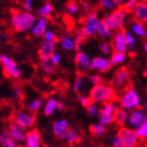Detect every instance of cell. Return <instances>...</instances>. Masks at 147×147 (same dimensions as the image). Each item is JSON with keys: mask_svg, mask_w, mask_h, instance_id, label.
Wrapping results in <instances>:
<instances>
[{"mask_svg": "<svg viewBox=\"0 0 147 147\" xmlns=\"http://www.w3.org/2000/svg\"><path fill=\"white\" fill-rule=\"evenodd\" d=\"M36 20V17L30 11L12 10L10 25H11L13 31L18 32V33H25L32 29Z\"/></svg>", "mask_w": 147, "mask_h": 147, "instance_id": "1", "label": "cell"}, {"mask_svg": "<svg viewBox=\"0 0 147 147\" xmlns=\"http://www.w3.org/2000/svg\"><path fill=\"white\" fill-rule=\"evenodd\" d=\"M90 98L92 99V102L99 105H103L105 103L113 102L116 99L115 90L109 84H101L98 86H94L90 90Z\"/></svg>", "mask_w": 147, "mask_h": 147, "instance_id": "2", "label": "cell"}, {"mask_svg": "<svg viewBox=\"0 0 147 147\" xmlns=\"http://www.w3.org/2000/svg\"><path fill=\"white\" fill-rule=\"evenodd\" d=\"M111 86L115 90L116 94H119V95L130 88H132L131 73L127 67H119L114 72L112 80H111Z\"/></svg>", "mask_w": 147, "mask_h": 147, "instance_id": "3", "label": "cell"}, {"mask_svg": "<svg viewBox=\"0 0 147 147\" xmlns=\"http://www.w3.org/2000/svg\"><path fill=\"white\" fill-rule=\"evenodd\" d=\"M117 104L119 107L132 111L134 109L141 107V100H140L139 94L137 93L135 88H130L129 90L120 94L117 99Z\"/></svg>", "mask_w": 147, "mask_h": 147, "instance_id": "4", "label": "cell"}, {"mask_svg": "<svg viewBox=\"0 0 147 147\" xmlns=\"http://www.w3.org/2000/svg\"><path fill=\"white\" fill-rule=\"evenodd\" d=\"M127 13V12L120 6V7H117L116 9L111 11L108 16H106L102 21L110 30L118 31V30H121L123 28Z\"/></svg>", "mask_w": 147, "mask_h": 147, "instance_id": "5", "label": "cell"}, {"mask_svg": "<svg viewBox=\"0 0 147 147\" xmlns=\"http://www.w3.org/2000/svg\"><path fill=\"white\" fill-rule=\"evenodd\" d=\"M118 104L115 101L105 103L100 107V113H99V123L102 125H111L115 123V115L118 109Z\"/></svg>", "mask_w": 147, "mask_h": 147, "instance_id": "6", "label": "cell"}, {"mask_svg": "<svg viewBox=\"0 0 147 147\" xmlns=\"http://www.w3.org/2000/svg\"><path fill=\"white\" fill-rule=\"evenodd\" d=\"M0 64L3 68V73L5 77L18 79L21 77V70L17 62L12 60L7 55L0 54Z\"/></svg>", "mask_w": 147, "mask_h": 147, "instance_id": "7", "label": "cell"}, {"mask_svg": "<svg viewBox=\"0 0 147 147\" xmlns=\"http://www.w3.org/2000/svg\"><path fill=\"white\" fill-rule=\"evenodd\" d=\"M117 132L121 140H123V147H141L144 144V142L141 141L138 135L136 134V131L131 129V127H119V130Z\"/></svg>", "mask_w": 147, "mask_h": 147, "instance_id": "8", "label": "cell"}, {"mask_svg": "<svg viewBox=\"0 0 147 147\" xmlns=\"http://www.w3.org/2000/svg\"><path fill=\"white\" fill-rule=\"evenodd\" d=\"M12 120L19 123L21 127H23L26 130H31L35 125L36 117L34 113L30 112L28 109H19L13 114Z\"/></svg>", "mask_w": 147, "mask_h": 147, "instance_id": "9", "label": "cell"}, {"mask_svg": "<svg viewBox=\"0 0 147 147\" xmlns=\"http://www.w3.org/2000/svg\"><path fill=\"white\" fill-rule=\"evenodd\" d=\"M101 23V20L97 16V12L96 11H90L88 12L86 19H84V26H82V29L81 32L86 35V37H93L97 34V31H98V27Z\"/></svg>", "mask_w": 147, "mask_h": 147, "instance_id": "10", "label": "cell"}, {"mask_svg": "<svg viewBox=\"0 0 147 147\" xmlns=\"http://www.w3.org/2000/svg\"><path fill=\"white\" fill-rule=\"evenodd\" d=\"M144 123H147V114L144 109L140 107L130 111V116H129L127 127H131L133 130H136Z\"/></svg>", "mask_w": 147, "mask_h": 147, "instance_id": "11", "label": "cell"}, {"mask_svg": "<svg viewBox=\"0 0 147 147\" xmlns=\"http://www.w3.org/2000/svg\"><path fill=\"white\" fill-rule=\"evenodd\" d=\"M125 30L121 29L114 32L111 37V47L113 53H127V45L125 41Z\"/></svg>", "mask_w": 147, "mask_h": 147, "instance_id": "12", "label": "cell"}, {"mask_svg": "<svg viewBox=\"0 0 147 147\" xmlns=\"http://www.w3.org/2000/svg\"><path fill=\"white\" fill-rule=\"evenodd\" d=\"M7 132L9 133L10 137L15 140L17 143L25 142L26 135H27V130L24 129L23 127H21V125L16 123V121H13V120L9 121L8 127H7Z\"/></svg>", "mask_w": 147, "mask_h": 147, "instance_id": "13", "label": "cell"}, {"mask_svg": "<svg viewBox=\"0 0 147 147\" xmlns=\"http://www.w3.org/2000/svg\"><path fill=\"white\" fill-rule=\"evenodd\" d=\"M75 64L79 74H84L92 69V60L84 52L77 51L75 54Z\"/></svg>", "mask_w": 147, "mask_h": 147, "instance_id": "14", "label": "cell"}, {"mask_svg": "<svg viewBox=\"0 0 147 147\" xmlns=\"http://www.w3.org/2000/svg\"><path fill=\"white\" fill-rule=\"evenodd\" d=\"M133 21L145 24L147 23V2L146 0H140L136 7L133 9Z\"/></svg>", "mask_w": 147, "mask_h": 147, "instance_id": "15", "label": "cell"}, {"mask_svg": "<svg viewBox=\"0 0 147 147\" xmlns=\"http://www.w3.org/2000/svg\"><path fill=\"white\" fill-rule=\"evenodd\" d=\"M55 49H56V42L43 40L40 43V47L38 49V57H39L40 61L51 59L53 55L56 53Z\"/></svg>", "mask_w": 147, "mask_h": 147, "instance_id": "16", "label": "cell"}, {"mask_svg": "<svg viewBox=\"0 0 147 147\" xmlns=\"http://www.w3.org/2000/svg\"><path fill=\"white\" fill-rule=\"evenodd\" d=\"M69 129L70 127H69L68 120L65 118H60L53 123V134L55 137L59 138V139H63Z\"/></svg>", "mask_w": 147, "mask_h": 147, "instance_id": "17", "label": "cell"}, {"mask_svg": "<svg viewBox=\"0 0 147 147\" xmlns=\"http://www.w3.org/2000/svg\"><path fill=\"white\" fill-rule=\"evenodd\" d=\"M112 68V65L110 63V60L103 57H95L92 60V69L97 70L101 73H106V72L110 71Z\"/></svg>", "mask_w": 147, "mask_h": 147, "instance_id": "18", "label": "cell"}, {"mask_svg": "<svg viewBox=\"0 0 147 147\" xmlns=\"http://www.w3.org/2000/svg\"><path fill=\"white\" fill-rule=\"evenodd\" d=\"M25 144L28 147H42L41 136L39 132L36 129H31L27 132L26 139H25Z\"/></svg>", "mask_w": 147, "mask_h": 147, "instance_id": "19", "label": "cell"}, {"mask_svg": "<svg viewBox=\"0 0 147 147\" xmlns=\"http://www.w3.org/2000/svg\"><path fill=\"white\" fill-rule=\"evenodd\" d=\"M49 24L47 18H38L35 22L34 26L30 30V33L33 37H43L44 33L47 31V27Z\"/></svg>", "mask_w": 147, "mask_h": 147, "instance_id": "20", "label": "cell"}, {"mask_svg": "<svg viewBox=\"0 0 147 147\" xmlns=\"http://www.w3.org/2000/svg\"><path fill=\"white\" fill-rule=\"evenodd\" d=\"M129 116H130V111L127 109H123L121 107H118L117 112L115 115V123L117 127H127V121H129Z\"/></svg>", "mask_w": 147, "mask_h": 147, "instance_id": "21", "label": "cell"}, {"mask_svg": "<svg viewBox=\"0 0 147 147\" xmlns=\"http://www.w3.org/2000/svg\"><path fill=\"white\" fill-rule=\"evenodd\" d=\"M63 140L68 145L73 146V145L77 144V143L79 142V140H80V134H79L78 131L75 130V129H69L66 134H65V136H64Z\"/></svg>", "mask_w": 147, "mask_h": 147, "instance_id": "22", "label": "cell"}, {"mask_svg": "<svg viewBox=\"0 0 147 147\" xmlns=\"http://www.w3.org/2000/svg\"><path fill=\"white\" fill-rule=\"evenodd\" d=\"M90 132L95 138H101L104 137L107 133V127L102 125L101 123H92L90 125Z\"/></svg>", "mask_w": 147, "mask_h": 147, "instance_id": "23", "label": "cell"}, {"mask_svg": "<svg viewBox=\"0 0 147 147\" xmlns=\"http://www.w3.org/2000/svg\"><path fill=\"white\" fill-rule=\"evenodd\" d=\"M60 43H61L62 49L64 51H67V52H73V51L77 49L75 39H73L72 37L68 36V35H64L60 40Z\"/></svg>", "mask_w": 147, "mask_h": 147, "instance_id": "24", "label": "cell"}, {"mask_svg": "<svg viewBox=\"0 0 147 147\" xmlns=\"http://www.w3.org/2000/svg\"><path fill=\"white\" fill-rule=\"evenodd\" d=\"M108 147H123V140L120 138L118 132H112L107 136L106 139Z\"/></svg>", "mask_w": 147, "mask_h": 147, "instance_id": "25", "label": "cell"}, {"mask_svg": "<svg viewBox=\"0 0 147 147\" xmlns=\"http://www.w3.org/2000/svg\"><path fill=\"white\" fill-rule=\"evenodd\" d=\"M57 104H58V100L55 98H49L43 105V113L44 115L47 116H52L54 115L55 111L57 110Z\"/></svg>", "mask_w": 147, "mask_h": 147, "instance_id": "26", "label": "cell"}, {"mask_svg": "<svg viewBox=\"0 0 147 147\" xmlns=\"http://www.w3.org/2000/svg\"><path fill=\"white\" fill-rule=\"evenodd\" d=\"M86 84H88V80H86V78L84 76V74H79L75 78V81H74L73 91L75 92L76 94L80 95V94L84 91Z\"/></svg>", "mask_w": 147, "mask_h": 147, "instance_id": "27", "label": "cell"}, {"mask_svg": "<svg viewBox=\"0 0 147 147\" xmlns=\"http://www.w3.org/2000/svg\"><path fill=\"white\" fill-rule=\"evenodd\" d=\"M0 145L2 147H18V143L10 137L7 131H4L0 134Z\"/></svg>", "mask_w": 147, "mask_h": 147, "instance_id": "28", "label": "cell"}, {"mask_svg": "<svg viewBox=\"0 0 147 147\" xmlns=\"http://www.w3.org/2000/svg\"><path fill=\"white\" fill-rule=\"evenodd\" d=\"M132 33H134L136 36L140 37V38H145V37H147V29L145 28L144 24L139 23V22H135V21H133Z\"/></svg>", "mask_w": 147, "mask_h": 147, "instance_id": "29", "label": "cell"}, {"mask_svg": "<svg viewBox=\"0 0 147 147\" xmlns=\"http://www.w3.org/2000/svg\"><path fill=\"white\" fill-rule=\"evenodd\" d=\"M53 11H54V6H53L51 1H47L41 5V7L37 10V15L39 16V18H47L49 16H52Z\"/></svg>", "mask_w": 147, "mask_h": 147, "instance_id": "30", "label": "cell"}, {"mask_svg": "<svg viewBox=\"0 0 147 147\" xmlns=\"http://www.w3.org/2000/svg\"><path fill=\"white\" fill-rule=\"evenodd\" d=\"M127 53H112L110 57V63L112 66H117L125 62L127 60Z\"/></svg>", "mask_w": 147, "mask_h": 147, "instance_id": "31", "label": "cell"}, {"mask_svg": "<svg viewBox=\"0 0 147 147\" xmlns=\"http://www.w3.org/2000/svg\"><path fill=\"white\" fill-rule=\"evenodd\" d=\"M97 33L99 34V36L102 37L103 39H107V38H110V37H112V30H110L109 28L106 26L105 24L103 23V21L101 20V23L100 25H99L98 27V31H97Z\"/></svg>", "mask_w": 147, "mask_h": 147, "instance_id": "32", "label": "cell"}, {"mask_svg": "<svg viewBox=\"0 0 147 147\" xmlns=\"http://www.w3.org/2000/svg\"><path fill=\"white\" fill-rule=\"evenodd\" d=\"M42 104H43V100L42 98H36L34 100H32L29 104L27 105V109L32 113H36L39 111V109L41 108Z\"/></svg>", "mask_w": 147, "mask_h": 147, "instance_id": "33", "label": "cell"}, {"mask_svg": "<svg viewBox=\"0 0 147 147\" xmlns=\"http://www.w3.org/2000/svg\"><path fill=\"white\" fill-rule=\"evenodd\" d=\"M42 71L45 74H52L56 69V65L52 62V60H42L40 61Z\"/></svg>", "mask_w": 147, "mask_h": 147, "instance_id": "34", "label": "cell"}, {"mask_svg": "<svg viewBox=\"0 0 147 147\" xmlns=\"http://www.w3.org/2000/svg\"><path fill=\"white\" fill-rule=\"evenodd\" d=\"M66 12L69 16L74 17L79 12V5L75 1H69L66 4Z\"/></svg>", "mask_w": 147, "mask_h": 147, "instance_id": "35", "label": "cell"}, {"mask_svg": "<svg viewBox=\"0 0 147 147\" xmlns=\"http://www.w3.org/2000/svg\"><path fill=\"white\" fill-rule=\"evenodd\" d=\"M86 112H88V114L91 117H99L100 106H99V104L92 103L88 107H86Z\"/></svg>", "mask_w": 147, "mask_h": 147, "instance_id": "36", "label": "cell"}, {"mask_svg": "<svg viewBox=\"0 0 147 147\" xmlns=\"http://www.w3.org/2000/svg\"><path fill=\"white\" fill-rule=\"evenodd\" d=\"M125 41H127V49H135L136 47V39L133 33L131 31H125Z\"/></svg>", "mask_w": 147, "mask_h": 147, "instance_id": "37", "label": "cell"}, {"mask_svg": "<svg viewBox=\"0 0 147 147\" xmlns=\"http://www.w3.org/2000/svg\"><path fill=\"white\" fill-rule=\"evenodd\" d=\"M99 5H100V7L106 10H112L113 11L114 9H116V5L112 0H99Z\"/></svg>", "mask_w": 147, "mask_h": 147, "instance_id": "38", "label": "cell"}, {"mask_svg": "<svg viewBox=\"0 0 147 147\" xmlns=\"http://www.w3.org/2000/svg\"><path fill=\"white\" fill-rule=\"evenodd\" d=\"M136 134L138 135V137L140 138L141 141L146 142L147 141V123H144L143 125L139 127L138 129H136Z\"/></svg>", "mask_w": 147, "mask_h": 147, "instance_id": "39", "label": "cell"}, {"mask_svg": "<svg viewBox=\"0 0 147 147\" xmlns=\"http://www.w3.org/2000/svg\"><path fill=\"white\" fill-rule=\"evenodd\" d=\"M77 100H78V102L81 104V106H84V108L88 107V106L93 103V102H92V99L90 98V96L84 95V94H80V95H78V97H77Z\"/></svg>", "mask_w": 147, "mask_h": 147, "instance_id": "40", "label": "cell"}, {"mask_svg": "<svg viewBox=\"0 0 147 147\" xmlns=\"http://www.w3.org/2000/svg\"><path fill=\"white\" fill-rule=\"evenodd\" d=\"M99 49L102 52V54H104L105 56H109V55H112V47H111V44L108 43V42L104 41L102 43H100L99 45Z\"/></svg>", "mask_w": 147, "mask_h": 147, "instance_id": "41", "label": "cell"}, {"mask_svg": "<svg viewBox=\"0 0 147 147\" xmlns=\"http://www.w3.org/2000/svg\"><path fill=\"white\" fill-rule=\"evenodd\" d=\"M140 0H127V2L121 6L127 12H132L133 9L136 7V5L139 3Z\"/></svg>", "mask_w": 147, "mask_h": 147, "instance_id": "42", "label": "cell"}, {"mask_svg": "<svg viewBox=\"0 0 147 147\" xmlns=\"http://www.w3.org/2000/svg\"><path fill=\"white\" fill-rule=\"evenodd\" d=\"M43 39L47 40V41H52V42H57L58 38H57L56 34L54 33V31L52 30H47L43 35Z\"/></svg>", "mask_w": 147, "mask_h": 147, "instance_id": "43", "label": "cell"}, {"mask_svg": "<svg viewBox=\"0 0 147 147\" xmlns=\"http://www.w3.org/2000/svg\"><path fill=\"white\" fill-rule=\"evenodd\" d=\"M88 79H90V82L92 84H94V86H98V84H103V78L99 74H92Z\"/></svg>", "mask_w": 147, "mask_h": 147, "instance_id": "44", "label": "cell"}, {"mask_svg": "<svg viewBox=\"0 0 147 147\" xmlns=\"http://www.w3.org/2000/svg\"><path fill=\"white\" fill-rule=\"evenodd\" d=\"M23 95V92H22V88H21V86H17L13 88V90H12V98L13 99H20L21 97H22Z\"/></svg>", "mask_w": 147, "mask_h": 147, "instance_id": "45", "label": "cell"}, {"mask_svg": "<svg viewBox=\"0 0 147 147\" xmlns=\"http://www.w3.org/2000/svg\"><path fill=\"white\" fill-rule=\"evenodd\" d=\"M23 7H24L25 11L31 12L32 8H33V0H24V2H23Z\"/></svg>", "mask_w": 147, "mask_h": 147, "instance_id": "46", "label": "cell"}, {"mask_svg": "<svg viewBox=\"0 0 147 147\" xmlns=\"http://www.w3.org/2000/svg\"><path fill=\"white\" fill-rule=\"evenodd\" d=\"M51 60H52V62L56 66H58V65H60V63H61V55H60L59 53H55L52 56V58H51Z\"/></svg>", "mask_w": 147, "mask_h": 147, "instance_id": "47", "label": "cell"}, {"mask_svg": "<svg viewBox=\"0 0 147 147\" xmlns=\"http://www.w3.org/2000/svg\"><path fill=\"white\" fill-rule=\"evenodd\" d=\"M80 5H81V7L84 8L86 11H88V12H90L91 10H90V5L88 4L86 2H84V1H81L80 2Z\"/></svg>", "mask_w": 147, "mask_h": 147, "instance_id": "48", "label": "cell"}, {"mask_svg": "<svg viewBox=\"0 0 147 147\" xmlns=\"http://www.w3.org/2000/svg\"><path fill=\"white\" fill-rule=\"evenodd\" d=\"M57 110L60 111V112L65 110V106H64V104L62 103V102H59V101H58V104H57Z\"/></svg>", "mask_w": 147, "mask_h": 147, "instance_id": "49", "label": "cell"}, {"mask_svg": "<svg viewBox=\"0 0 147 147\" xmlns=\"http://www.w3.org/2000/svg\"><path fill=\"white\" fill-rule=\"evenodd\" d=\"M112 1L115 3L116 6H123V5L127 2V0H112Z\"/></svg>", "mask_w": 147, "mask_h": 147, "instance_id": "50", "label": "cell"}, {"mask_svg": "<svg viewBox=\"0 0 147 147\" xmlns=\"http://www.w3.org/2000/svg\"><path fill=\"white\" fill-rule=\"evenodd\" d=\"M144 49H145V52H146V55H147V39H146V41L144 42Z\"/></svg>", "mask_w": 147, "mask_h": 147, "instance_id": "51", "label": "cell"}, {"mask_svg": "<svg viewBox=\"0 0 147 147\" xmlns=\"http://www.w3.org/2000/svg\"><path fill=\"white\" fill-rule=\"evenodd\" d=\"M18 147H28V146L24 143V144H18Z\"/></svg>", "mask_w": 147, "mask_h": 147, "instance_id": "52", "label": "cell"}, {"mask_svg": "<svg viewBox=\"0 0 147 147\" xmlns=\"http://www.w3.org/2000/svg\"><path fill=\"white\" fill-rule=\"evenodd\" d=\"M144 110H145V112H146V114H147V103L145 104V107H144Z\"/></svg>", "mask_w": 147, "mask_h": 147, "instance_id": "53", "label": "cell"}, {"mask_svg": "<svg viewBox=\"0 0 147 147\" xmlns=\"http://www.w3.org/2000/svg\"><path fill=\"white\" fill-rule=\"evenodd\" d=\"M2 39H3V36H2V37L0 36V43H1V42H2Z\"/></svg>", "mask_w": 147, "mask_h": 147, "instance_id": "54", "label": "cell"}, {"mask_svg": "<svg viewBox=\"0 0 147 147\" xmlns=\"http://www.w3.org/2000/svg\"><path fill=\"white\" fill-rule=\"evenodd\" d=\"M42 147H49V146H47V145H43Z\"/></svg>", "mask_w": 147, "mask_h": 147, "instance_id": "55", "label": "cell"}, {"mask_svg": "<svg viewBox=\"0 0 147 147\" xmlns=\"http://www.w3.org/2000/svg\"><path fill=\"white\" fill-rule=\"evenodd\" d=\"M80 147H88V146H80Z\"/></svg>", "mask_w": 147, "mask_h": 147, "instance_id": "56", "label": "cell"}, {"mask_svg": "<svg viewBox=\"0 0 147 147\" xmlns=\"http://www.w3.org/2000/svg\"><path fill=\"white\" fill-rule=\"evenodd\" d=\"M146 91H147V88H146Z\"/></svg>", "mask_w": 147, "mask_h": 147, "instance_id": "57", "label": "cell"}, {"mask_svg": "<svg viewBox=\"0 0 147 147\" xmlns=\"http://www.w3.org/2000/svg\"><path fill=\"white\" fill-rule=\"evenodd\" d=\"M146 2H147V0H146Z\"/></svg>", "mask_w": 147, "mask_h": 147, "instance_id": "58", "label": "cell"}]
</instances>
